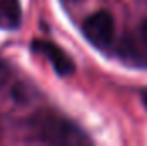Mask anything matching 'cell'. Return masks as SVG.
Listing matches in <instances>:
<instances>
[{"label":"cell","instance_id":"7a4b0ae2","mask_svg":"<svg viewBox=\"0 0 147 146\" xmlns=\"http://www.w3.org/2000/svg\"><path fill=\"white\" fill-rule=\"evenodd\" d=\"M82 33L91 45L98 48H108L115 36L113 16L106 10L94 12L82 23Z\"/></svg>","mask_w":147,"mask_h":146},{"label":"cell","instance_id":"277c9868","mask_svg":"<svg viewBox=\"0 0 147 146\" xmlns=\"http://www.w3.org/2000/svg\"><path fill=\"white\" fill-rule=\"evenodd\" d=\"M127 57L134 62H139L142 65H147V19L142 23L137 36L127 40V45L123 48Z\"/></svg>","mask_w":147,"mask_h":146},{"label":"cell","instance_id":"52a82bcc","mask_svg":"<svg viewBox=\"0 0 147 146\" xmlns=\"http://www.w3.org/2000/svg\"><path fill=\"white\" fill-rule=\"evenodd\" d=\"M142 102H144V105L147 108V89H144V93H142Z\"/></svg>","mask_w":147,"mask_h":146},{"label":"cell","instance_id":"6da1fadb","mask_svg":"<svg viewBox=\"0 0 147 146\" xmlns=\"http://www.w3.org/2000/svg\"><path fill=\"white\" fill-rule=\"evenodd\" d=\"M38 138L46 143H80L82 132L69 120L53 113H39L33 119Z\"/></svg>","mask_w":147,"mask_h":146},{"label":"cell","instance_id":"3957f363","mask_svg":"<svg viewBox=\"0 0 147 146\" xmlns=\"http://www.w3.org/2000/svg\"><path fill=\"white\" fill-rule=\"evenodd\" d=\"M33 50L36 53H41L60 76H70L75 71L74 60L55 43L46 41V40H34L33 41Z\"/></svg>","mask_w":147,"mask_h":146},{"label":"cell","instance_id":"5b68a950","mask_svg":"<svg viewBox=\"0 0 147 146\" xmlns=\"http://www.w3.org/2000/svg\"><path fill=\"white\" fill-rule=\"evenodd\" d=\"M21 23L19 0H0V28H17Z\"/></svg>","mask_w":147,"mask_h":146},{"label":"cell","instance_id":"8992f818","mask_svg":"<svg viewBox=\"0 0 147 146\" xmlns=\"http://www.w3.org/2000/svg\"><path fill=\"white\" fill-rule=\"evenodd\" d=\"M5 76H7V65L0 60V83L5 79Z\"/></svg>","mask_w":147,"mask_h":146}]
</instances>
